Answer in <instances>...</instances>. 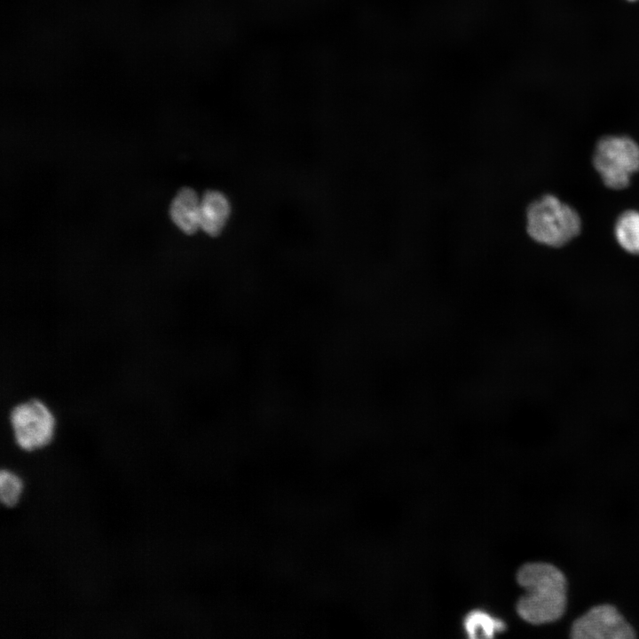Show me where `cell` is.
Masks as SVG:
<instances>
[{
    "label": "cell",
    "instance_id": "obj_1",
    "mask_svg": "<svg viewBox=\"0 0 639 639\" xmlns=\"http://www.w3.org/2000/svg\"><path fill=\"white\" fill-rule=\"evenodd\" d=\"M517 580L525 591L517 604L524 620L542 625L562 619L568 604V580L560 568L547 562L526 563L519 568Z\"/></svg>",
    "mask_w": 639,
    "mask_h": 639
},
{
    "label": "cell",
    "instance_id": "obj_2",
    "mask_svg": "<svg viewBox=\"0 0 639 639\" xmlns=\"http://www.w3.org/2000/svg\"><path fill=\"white\" fill-rule=\"evenodd\" d=\"M6 421L14 446L27 454L48 447L58 430L55 410L45 399L36 396L13 402L7 411Z\"/></svg>",
    "mask_w": 639,
    "mask_h": 639
},
{
    "label": "cell",
    "instance_id": "obj_3",
    "mask_svg": "<svg viewBox=\"0 0 639 639\" xmlns=\"http://www.w3.org/2000/svg\"><path fill=\"white\" fill-rule=\"evenodd\" d=\"M525 227L536 242L560 247L579 234L581 220L577 211L552 194L543 195L527 208Z\"/></svg>",
    "mask_w": 639,
    "mask_h": 639
},
{
    "label": "cell",
    "instance_id": "obj_4",
    "mask_svg": "<svg viewBox=\"0 0 639 639\" xmlns=\"http://www.w3.org/2000/svg\"><path fill=\"white\" fill-rule=\"evenodd\" d=\"M593 164L608 187L623 189L639 170V146L626 136H606L596 146Z\"/></svg>",
    "mask_w": 639,
    "mask_h": 639
},
{
    "label": "cell",
    "instance_id": "obj_5",
    "mask_svg": "<svg viewBox=\"0 0 639 639\" xmlns=\"http://www.w3.org/2000/svg\"><path fill=\"white\" fill-rule=\"evenodd\" d=\"M572 639H635L632 624L611 604L590 607L573 620L570 627Z\"/></svg>",
    "mask_w": 639,
    "mask_h": 639
},
{
    "label": "cell",
    "instance_id": "obj_6",
    "mask_svg": "<svg viewBox=\"0 0 639 639\" xmlns=\"http://www.w3.org/2000/svg\"><path fill=\"white\" fill-rule=\"evenodd\" d=\"M230 213L231 205L224 193L207 191L200 203V228L210 236H217L225 227Z\"/></svg>",
    "mask_w": 639,
    "mask_h": 639
},
{
    "label": "cell",
    "instance_id": "obj_7",
    "mask_svg": "<svg viewBox=\"0 0 639 639\" xmlns=\"http://www.w3.org/2000/svg\"><path fill=\"white\" fill-rule=\"evenodd\" d=\"M200 203L201 200L194 190L183 187L170 204L172 221L186 234H193L200 228Z\"/></svg>",
    "mask_w": 639,
    "mask_h": 639
},
{
    "label": "cell",
    "instance_id": "obj_8",
    "mask_svg": "<svg viewBox=\"0 0 639 639\" xmlns=\"http://www.w3.org/2000/svg\"><path fill=\"white\" fill-rule=\"evenodd\" d=\"M614 235L624 250L639 255V211L629 209L621 213L614 225Z\"/></svg>",
    "mask_w": 639,
    "mask_h": 639
},
{
    "label": "cell",
    "instance_id": "obj_9",
    "mask_svg": "<svg viewBox=\"0 0 639 639\" xmlns=\"http://www.w3.org/2000/svg\"><path fill=\"white\" fill-rule=\"evenodd\" d=\"M464 627L470 638L493 637L505 628V624L482 611H470L464 619Z\"/></svg>",
    "mask_w": 639,
    "mask_h": 639
},
{
    "label": "cell",
    "instance_id": "obj_10",
    "mask_svg": "<svg viewBox=\"0 0 639 639\" xmlns=\"http://www.w3.org/2000/svg\"><path fill=\"white\" fill-rule=\"evenodd\" d=\"M23 493V482L20 475L10 469L0 471V502L5 508H12L20 501Z\"/></svg>",
    "mask_w": 639,
    "mask_h": 639
},
{
    "label": "cell",
    "instance_id": "obj_11",
    "mask_svg": "<svg viewBox=\"0 0 639 639\" xmlns=\"http://www.w3.org/2000/svg\"><path fill=\"white\" fill-rule=\"evenodd\" d=\"M629 1H635V0H629Z\"/></svg>",
    "mask_w": 639,
    "mask_h": 639
}]
</instances>
